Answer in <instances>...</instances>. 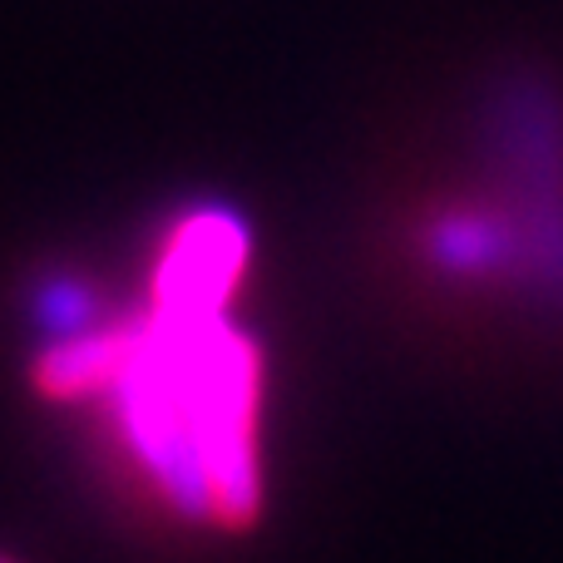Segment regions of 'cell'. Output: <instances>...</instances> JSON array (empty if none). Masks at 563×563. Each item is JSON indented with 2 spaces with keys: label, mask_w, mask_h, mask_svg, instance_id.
<instances>
[{
  "label": "cell",
  "mask_w": 563,
  "mask_h": 563,
  "mask_svg": "<svg viewBox=\"0 0 563 563\" xmlns=\"http://www.w3.org/2000/svg\"><path fill=\"white\" fill-rule=\"evenodd\" d=\"M257 346L218 317L148 311L109 386L124 440L164 499L194 519L253 525L257 479Z\"/></svg>",
  "instance_id": "6da1fadb"
},
{
  "label": "cell",
  "mask_w": 563,
  "mask_h": 563,
  "mask_svg": "<svg viewBox=\"0 0 563 563\" xmlns=\"http://www.w3.org/2000/svg\"><path fill=\"white\" fill-rule=\"evenodd\" d=\"M247 263V233L233 213H188L168 233L164 257L154 267V311L174 317H218L238 291Z\"/></svg>",
  "instance_id": "7a4b0ae2"
},
{
  "label": "cell",
  "mask_w": 563,
  "mask_h": 563,
  "mask_svg": "<svg viewBox=\"0 0 563 563\" xmlns=\"http://www.w3.org/2000/svg\"><path fill=\"white\" fill-rule=\"evenodd\" d=\"M129 346H134V321L104 327V331H79V336L59 341V346H49L35 361V386L45 396H95V390H109L119 380V371H124Z\"/></svg>",
  "instance_id": "3957f363"
},
{
  "label": "cell",
  "mask_w": 563,
  "mask_h": 563,
  "mask_svg": "<svg viewBox=\"0 0 563 563\" xmlns=\"http://www.w3.org/2000/svg\"><path fill=\"white\" fill-rule=\"evenodd\" d=\"M509 247H515V233L499 218L475 213V208L440 213L430 228V257L450 273H485V267L505 263Z\"/></svg>",
  "instance_id": "277c9868"
}]
</instances>
